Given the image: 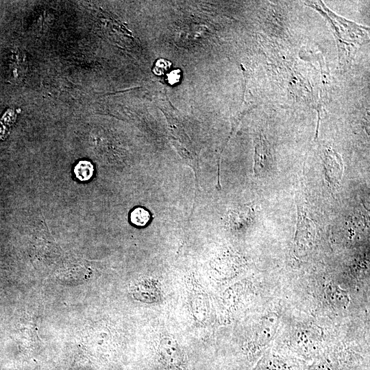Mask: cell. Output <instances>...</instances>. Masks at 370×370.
Here are the masks:
<instances>
[{
    "mask_svg": "<svg viewBox=\"0 0 370 370\" xmlns=\"http://www.w3.org/2000/svg\"><path fill=\"white\" fill-rule=\"evenodd\" d=\"M315 236L313 221L308 217L306 210L297 206V223L295 233V245L297 247L306 249L312 244Z\"/></svg>",
    "mask_w": 370,
    "mask_h": 370,
    "instance_id": "obj_1",
    "label": "cell"
},
{
    "mask_svg": "<svg viewBox=\"0 0 370 370\" xmlns=\"http://www.w3.org/2000/svg\"><path fill=\"white\" fill-rule=\"evenodd\" d=\"M343 168L341 156L336 151L328 149L325 152L323 169L325 179L331 189L336 188L340 184Z\"/></svg>",
    "mask_w": 370,
    "mask_h": 370,
    "instance_id": "obj_2",
    "label": "cell"
},
{
    "mask_svg": "<svg viewBox=\"0 0 370 370\" xmlns=\"http://www.w3.org/2000/svg\"><path fill=\"white\" fill-rule=\"evenodd\" d=\"M273 158L267 140L260 136L255 146L254 171L256 175L268 172L273 166Z\"/></svg>",
    "mask_w": 370,
    "mask_h": 370,
    "instance_id": "obj_3",
    "label": "cell"
},
{
    "mask_svg": "<svg viewBox=\"0 0 370 370\" xmlns=\"http://www.w3.org/2000/svg\"><path fill=\"white\" fill-rule=\"evenodd\" d=\"M73 171L78 180L80 181H87L92 177L94 167L90 162L81 160L75 165Z\"/></svg>",
    "mask_w": 370,
    "mask_h": 370,
    "instance_id": "obj_4",
    "label": "cell"
},
{
    "mask_svg": "<svg viewBox=\"0 0 370 370\" xmlns=\"http://www.w3.org/2000/svg\"><path fill=\"white\" fill-rule=\"evenodd\" d=\"M150 220L149 212L143 208L137 207L130 214V221L137 226H145Z\"/></svg>",
    "mask_w": 370,
    "mask_h": 370,
    "instance_id": "obj_5",
    "label": "cell"
},
{
    "mask_svg": "<svg viewBox=\"0 0 370 370\" xmlns=\"http://www.w3.org/2000/svg\"><path fill=\"white\" fill-rule=\"evenodd\" d=\"M171 66L170 61L163 58L158 59L156 62L153 72L157 75H162L170 69Z\"/></svg>",
    "mask_w": 370,
    "mask_h": 370,
    "instance_id": "obj_6",
    "label": "cell"
},
{
    "mask_svg": "<svg viewBox=\"0 0 370 370\" xmlns=\"http://www.w3.org/2000/svg\"><path fill=\"white\" fill-rule=\"evenodd\" d=\"M181 75V71L180 69L173 70L167 74V82L170 85H174L180 82Z\"/></svg>",
    "mask_w": 370,
    "mask_h": 370,
    "instance_id": "obj_7",
    "label": "cell"
}]
</instances>
